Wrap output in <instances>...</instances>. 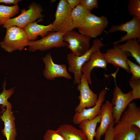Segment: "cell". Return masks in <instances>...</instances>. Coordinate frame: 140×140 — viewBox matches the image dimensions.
Masks as SVG:
<instances>
[{
	"mask_svg": "<svg viewBox=\"0 0 140 140\" xmlns=\"http://www.w3.org/2000/svg\"><path fill=\"white\" fill-rule=\"evenodd\" d=\"M104 46L101 39H96L94 40L91 47L82 55L77 56L72 53L67 54V59L69 65L68 71L74 74V84L78 85L80 82L82 74L81 68L83 65L89 60L94 52L100 50Z\"/></svg>",
	"mask_w": 140,
	"mask_h": 140,
	"instance_id": "obj_1",
	"label": "cell"
},
{
	"mask_svg": "<svg viewBox=\"0 0 140 140\" xmlns=\"http://www.w3.org/2000/svg\"><path fill=\"white\" fill-rule=\"evenodd\" d=\"M30 41L23 28L12 26L6 28V34L0 45L6 51L12 53L22 50L28 46Z\"/></svg>",
	"mask_w": 140,
	"mask_h": 140,
	"instance_id": "obj_2",
	"label": "cell"
},
{
	"mask_svg": "<svg viewBox=\"0 0 140 140\" xmlns=\"http://www.w3.org/2000/svg\"><path fill=\"white\" fill-rule=\"evenodd\" d=\"M21 12V14L17 17L9 19L6 21L3 27L6 29L10 26H15L24 28L29 23L44 17L41 13L42 8L39 4L34 3L29 5L27 10L23 9Z\"/></svg>",
	"mask_w": 140,
	"mask_h": 140,
	"instance_id": "obj_3",
	"label": "cell"
},
{
	"mask_svg": "<svg viewBox=\"0 0 140 140\" xmlns=\"http://www.w3.org/2000/svg\"><path fill=\"white\" fill-rule=\"evenodd\" d=\"M64 33L60 31L52 32L40 39L30 41L28 50L31 52L37 50L44 51L54 47H67L68 43L63 40Z\"/></svg>",
	"mask_w": 140,
	"mask_h": 140,
	"instance_id": "obj_4",
	"label": "cell"
},
{
	"mask_svg": "<svg viewBox=\"0 0 140 140\" xmlns=\"http://www.w3.org/2000/svg\"><path fill=\"white\" fill-rule=\"evenodd\" d=\"M72 9L66 0H60L57 5L55 19L52 23L53 31L64 33L74 28L71 16Z\"/></svg>",
	"mask_w": 140,
	"mask_h": 140,
	"instance_id": "obj_5",
	"label": "cell"
},
{
	"mask_svg": "<svg viewBox=\"0 0 140 140\" xmlns=\"http://www.w3.org/2000/svg\"><path fill=\"white\" fill-rule=\"evenodd\" d=\"M90 37L73 30L65 33L63 41L68 43L67 47L73 54L80 56L90 48Z\"/></svg>",
	"mask_w": 140,
	"mask_h": 140,
	"instance_id": "obj_6",
	"label": "cell"
},
{
	"mask_svg": "<svg viewBox=\"0 0 140 140\" xmlns=\"http://www.w3.org/2000/svg\"><path fill=\"white\" fill-rule=\"evenodd\" d=\"M108 24L106 16L98 17L91 12L83 25L78 29L79 33L91 38H96L104 31Z\"/></svg>",
	"mask_w": 140,
	"mask_h": 140,
	"instance_id": "obj_7",
	"label": "cell"
},
{
	"mask_svg": "<svg viewBox=\"0 0 140 140\" xmlns=\"http://www.w3.org/2000/svg\"><path fill=\"white\" fill-rule=\"evenodd\" d=\"M117 31H124L126 34L122 37L120 40L113 42L114 45L132 39H137L139 41L140 19L136 16H133L132 19L129 21L120 25H112L107 33H114Z\"/></svg>",
	"mask_w": 140,
	"mask_h": 140,
	"instance_id": "obj_8",
	"label": "cell"
},
{
	"mask_svg": "<svg viewBox=\"0 0 140 140\" xmlns=\"http://www.w3.org/2000/svg\"><path fill=\"white\" fill-rule=\"evenodd\" d=\"M115 86L114 88L111 103L114 123L117 124L119 121L121 116L128 104L134 100L132 90L127 93H123L118 87L115 79Z\"/></svg>",
	"mask_w": 140,
	"mask_h": 140,
	"instance_id": "obj_9",
	"label": "cell"
},
{
	"mask_svg": "<svg viewBox=\"0 0 140 140\" xmlns=\"http://www.w3.org/2000/svg\"><path fill=\"white\" fill-rule=\"evenodd\" d=\"M89 84L86 77L82 74L80 82L77 87L80 93L78 97L80 103L75 108L76 112H79L84 108L92 107L95 106L97 102V95L91 90Z\"/></svg>",
	"mask_w": 140,
	"mask_h": 140,
	"instance_id": "obj_10",
	"label": "cell"
},
{
	"mask_svg": "<svg viewBox=\"0 0 140 140\" xmlns=\"http://www.w3.org/2000/svg\"><path fill=\"white\" fill-rule=\"evenodd\" d=\"M42 60L45 65L43 75L46 79L52 80L59 77L71 79V76L68 72L66 65L55 63L50 53L47 54Z\"/></svg>",
	"mask_w": 140,
	"mask_h": 140,
	"instance_id": "obj_11",
	"label": "cell"
},
{
	"mask_svg": "<svg viewBox=\"0 0 140 140\" xmlns=\"http://www.w3.org/2000/svg\"><path fill=\"white\" fill-rule=\"evenodd\" d=\"M103 54L107 63L130 73L127 63L128 58L131 56L129 52L122 50L117 45H114L113 48L107 49Z\"/></svg>",
	"mask_w": 140,
	"mask_h": 140,
	"instance_id": "obj_12",
	"label": "cell"
},
{
	"mask_svg": "<svg viewBox=\"0 0 140 140\" xmlns=\"http://www.w3.org/2000/svg\"><path fill=\"white\" fill-rule=\"evenodd\" d=\"M107 93L106 89H103L99 93L97 102L95 106L83 109L79 112H76L73 117V123L79 124L83 121L92 120L99 115L100 114L101 107L105 100Z\"/></svg>",
	"mask_w": 140,
	"mask_h": 140,
	"instance_id": "obj_13",
	"label": "cell"
},
{
	"mask_svg": "<svg viewBox=\"0 0 140 140\" xmlns=\"http://www.w3.org/2000/svg\"><path fill=\"white\" fill-rule=\"evenodd\" d=\"M1 118L4 123V127L2 131L6 140H16L17 130L15 122V118L12 111V107L10 102L6 106Z\"/></svg>",
	"mask_w": 140,
	"mask_h": 140,
	"instance_id": "obj_14",
	"label": "cell"
},
{
	"mask_svg": "<svg viewBox=\"0 0 140 140\" xmlns=\"http://www.w3.org/2000/svg\"><path fill=\"white\" fill-rule=\"evenodd\" d=\"M113 106L109 100H107L101 108V120L100 125L96 131V140H101V137L105 134L109 126L114 123Z\"/></svg>",
	"mask_w": 140,
	"mask_h": 140,
	"instance_id": "obj_15",
	"label": "cell"
},
{
	"mask_svg": "<svg viewBox=\"0 0 140 140\" xmlns=\"http://www.w3.org/2000/svg\"><path fill=\"white\" fill-rule=\"evenodd\" d=\"M140 139V129L120 121L114 127L113 140Z\"/></svg>",
	"mask_w": 140,
	"mask_h": 140,
	"instance_id": "obj_16",
	"label": "cell"
},
{
	"mask_svg": "<svg viewBox=\"0 0 140 140\" xmlns=\"http://www.w3.org/2000/svg\"><path fill=\"white\" fill-rule=\"evenodd\" d=\"M107 63L100 50L92 54L89 60L83 65L81 68V71L86 77L89 84H92L90 75L93 69L98 67L106 70Z\"/></svg>",
	"mask_w": 140,
	"mask_h": 140,
	"instance_id": "obj_17",
	"label": "cell"
},
{
	"mask_svg": "<svg viewBox=\"0 0 140 140\" xmlns=\"http://www.w3.org/2000/svg\"><path fill=\"white\" fill-rule=\"evenodd\" d=\"M135 126L140 129V108L134 102H130L122 114L119 121Z\"/></svg>",
	"mask_w": 140,
	"mask_h": 140,
	"instance_id": "obj_18",
	"label": "cell"
},
{
	"mask_svg": "<svg viewBox=\"0 0 140 140\" xmlns=\"http://www.w3.org/2000/svg\"><path fill=\"white\" fill-rule=\"evenodd\" d=\"M37 22H34L28 24L23 29L30 41H33L38 36L43 37L48 33V32L54 31L52 24L47 25L39 24Z\"/></svg>",
	"mask_w": 140,
	"mask_h": 140,
	"instance_id": "obj_19",
	"label": "cell"
},
{
	"mask_svg": "<svg viewBox=\"0 0 140 140\" xmlns=\"http://www.w3.org/2000/svg\"><path fill=\"white\" fill-rule=\"evenodd\" d=\"M65 140H88L82 130L69 124L60 125L56 130Z\"/></svg>",
	"mask_w": 140,
	"mask_h": 140,
	"instance_id": "obj_20",
	"label": "cell"
},
{
	"mask_svg": "<svg viewBox=\"0 0 140 140\" xmlns=\"http://www.w3.org/2000/svg\"><path fill=\"white\" fill-rule=\"evenodd\" d=\"M91 13L80 3L73 9L71 16L74 28H78L84 23L88 15Z\"/></svg>",
	"mask_w": 140,
	"mask_h": 140,
	"instance_id": "obj_21",
	"label": "cell"
},
{
	"mask_svg": "<svg viewBox=\"0 0 140 140\" xmlns=\"http://www.w3.org/2000/svg\"><path fill=\"white\" fill-rule=\"evenodd\" d=\"M101 120L100 114L91 120H86L81 121L79 124L86 136L88 140H94L96 134V128Z\"/></svg>",
	"mask_w": 140,
	"mask_h": 140,
	"instance_id": "obj_22",
	"label": "cell"
},
{
	"mask_svg": "<svg viewBox=\"0 0 140 140\" xmlns=\"http://www.w3.org/2000/svg\"><path fill=\"white\" fill-rule=\"evenodd\" d=\"M137 39L129 40L122 44H117V46L123 51L129 52L140 65V46Z\"/></svg>",
	"mask_w": 140,
	"mask_h": 140,
	"instance_id": "obj_23",
	"label": "cell"
},
{
	"mask_svg": "<svg viewBox=\"0 0 140 140\" xmlns=\"http://www.w3.org/2000/svg\"><path fill=\"white\" fill-rule=\"evenodd\" d=\"M19 9L18 5L12 6L0 5V25H3L7 20L16 14Z\"/></svg>",
	"mask_w": 140,
	"mask_h": 140,
	"instance_id": "obj_24",
	"label": "cell"
},
{
	"mask_svg": "<svg viewBox=\"0 0 140 140\" xmlns=\"http://www.w3.org/2000/svg\"><path fill=\"white\" fill-rule=\"evenodd\" d=\"M6 82L5 79L3 85L2 91L0 94V104H2L3 107H6V106L10 102L8 101V99L14 94L15 89V88L13 87L6 89ZM0 118H1L0 116Z\"/></svg>",
	"mask_w": 140,
	"mask_h": 140,
	"instance_id": "obj_25",
	"label": "cell"
},
{
	"mask_svg": "<svg viewBox=\"0 0 140 140\" xmlns=\"http://www.w3.org/2000/svg\"><path fill=\"white\" fill-rule=\"evenodd\" d=\"M127 8L130 16H136L140 19V0H130Z\"/></svg>",
	"mask_w": 140,
	"mask_h": 140,
	"instance_id": "obj_26",
	"label": "cell"
},
{
	"mask_svg": "<svg viewBox=\"0 0 140 140\" xmlns=\"http://www.w3.org/2000/svg\"><path fill=\"white\" fill-rule=\"evenodd\" d=\"M127 63L130 73L132 76L130 79L140 80V66L133 62L129 59L127 60Z\"/></svg>",
	"mask_w": 140,
	"mask_h": 140,
	"instance_id": "obj_27",
	"label": "cell"
},
{
	"mask_svg": "<svg viewBox=\"0 0 140 140\" xmlns=\"http://www.w3.org/2000/svg\"><path fill=\"white\" fill-rule=\"evenodd\" d=\"M132 89V94L134 100L140 98V80H131L129 82Z\"/></svg>",
	"mask_w": 140,
	"mask_h": 140,
	"instance_id": "obj_28",
	"label": "cell"
},
{
	"mask_svg": "<svg viewBox=\"0 0 140 140\" xmlns=\"http://www.w3.org/2000/svg\"><path fill=\"white\" fill-rule=\"evenodd\" d=\"M43 140H65L56 130L48 129L45 133Z\"/></svg>",
	"mask_w": 140,
	"mask_h": 140,
	"instance_id": "obj_29",
	"label": "cell"
},
{
	"mask_svg": "<svg viewBox=\"0 0 140 140\" xmlns=\"http://www.w3.org/2000/svg\"><path fill=\"white\" fill-rule=\"evenodd\" d=\"M80 4L87 10L91 11L93 9L99 8L97 0H80Z\"/></svg>",
	"mask_w": 140,
	"mask_h": 140,
	"instance_id": "obj_30",
	"label": "cell"
},
{
	"mask_svg": "<svg viewBox=\"0 0 140 140\" xmlns=\"http://www.w3.org/2000/svg\"><path fill=\"white\" fill-rule=\"evenodd\" d=\"M114 123L110 124L108 127L105 134L104 140H113Z\"/></svg>",
	"mask_w": 140,
	"mask_h": 140,
	"instance_id": "obj_31",
	"label": "cell"
},
{
	"mask_svg": "<svg viewBox=\"0 0 140 140\" xmlns=\"http://www.w3.org/2000/svg\"><path fill=\"white\" fill-rule=\"evenodd\" d=\"M66 1L72 10L80 3V0H66Z\"/></svg>",
	"mask_w": 140,
	"mask_h": 140,
	"instance_id": "obj_32",
	"label": "cell"
},
{
	"mask_svg": "<svg viewBox=\"0 0 140 140\" xmlns=\"http://www.w3.org/2000/svg\"><path fill=\"white\" fill-rule=\"evenodd\" d=\"M21 0H0V3H4L7 4H13L17 5L18 3Z\"/></svg>",
	"mask_w": 140,
	"mask_h": 140,
	"instance_id": "obj_33",
	"label": "cell"
},
{
	"mask_svg": "<svg viewBox=\"0 0 140 140\" xmlns=\"http://www.w3.org/2000/svg\"><path fill=\"white\" fill-rule=\"evenodd\" d=\"M135 140H140V139H137Z\"/></svg>",
	"mask_w": 140,
	"mask_h": 140,
	"instance_id": "obj_34",
	"label": "cell"
},
{
	"mask_svg": "<svg viewBox=\"0 0 140 140\" xmlns=\"http://www.w3.org/2000/svg\"><path fill=\"white\" fill-rule=\"evenodd\" d=\"M0 140H1V138L0 137Z\"/></svg>",
	"mask_w": 140,
	"mask_h": 140,
	"instance_id": "obj_35",
	"label": "cell"
}]
</instances>
